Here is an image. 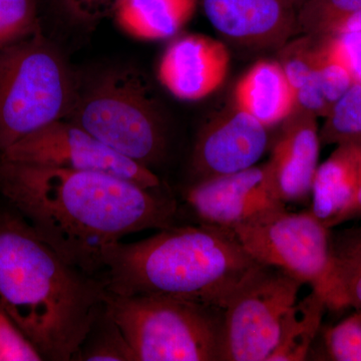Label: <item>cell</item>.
<instances>
[{"instance_id":"cell-7","label":"cell","mask_w":361,"mask_h":361,"mask_svg":"<svg viewBox=\"0 0 361 361\" xmlns=\"http://www.w3.org/2000/svg\"><path fill=\"white\" fill-rule=\"evenodd\" d=\"M302 285L270 266L254 271L223 310L222 361H268Z\"/></svg>"},{"instance_id":"cell-21","label":"cell","mask_w":361,"mask_h":361,"mask_svg":"<svg viewBox=\"0 0 361 361\" xmlns=\"http://www.w3.org/2000/svg\"><path fill=\"white\" fill-rule=\"evenodd\" d=\"M73 360L135 361L122 330L106 310V302Z\"/></svg>"},{"instance_id":"cell-9","label":"cell","mask_w":361,"mask_h":361,"mask_svg":"<svg viewBox=\"0 0 361 361\" xmlns=\"http://www.w3.org/2000/svg\"><path fill=\"white\" fill-rule=\"evenodd\" d=\"M4 160L104 173L149 190H160L161 180L144 167L106 146L70 120L56 121L35 130L0 154Z\"/></svg>"},{"instance_id":"cell-18","label":"cell","mask_w":361,"mask_h":361,"mask_svg":"<svg viewBox=\"0 0 361 361\" xmlns=\"http://www.w3.org/2000/svg\"><path fill=\"white\" fill-rule=\"evenodd\" d=\"M322 295L329 310L361 311V227L331 232L329 270Z\"/></svg>"},{"instance_id":"cell-30","label":"cell","mask_w":361,"mask_h":361,"mask_svg":"<svg viewBox=\"0 0 361 361\" xmlns=\"http://www.w3.org/2000/svg\"><path fill=\"white\" fill-rule=\"evenodd\" d=\"M292 1L294 2V4H295L297 9L300 8L301 6H303L304 4H306V2L310 1V0H292Z\"/></svg>"},{"instance_id":"cell-2","label":"cell","mask_w":361,"mask_h":361,"mask_svg":"<svg viewBox=\"0 0 361 361\" xmlns=\"http://www.w3.org/2000/svg\"><path fill=\"white\" fill-rule=\"evenodd\" d=\"M106 296L0 198V306L44 360H73Z\"/></svg>"},{"instance_id":"cell-10","label":"cell","mask_w":361,"mask_h":361,"mask_svg":"<svg viewBox=\"0 0 361 361\" xmlns=\"http://www.w3.org/2000/svg\"><path fill=\"white\" fill-rule=\"evenodd\" d=\"M184 197L201 224L230 230L286 209L266 163L195 182Z\"/></svg>"},{"instance_id":"cell-28","label":"cell","mask_w":361,"mask_h":361,"mask_svg":"<svg viewBox=\"0 0 361 361\" xmlns=\"http://www.w3.org/2000/svg\"><path fill=\"white\" fill-rule=\"evenodd\" d=\"M350 71L355 82L361 84V32L329 37Z\"/></svg>"},{"instance_id":"cell-27","label":"cell","mask_w":361,"mask_h":361,"mask_svg":"<svg viewBox=\"0 0 361 361\" xmlns=\"http://www.w3.org/2000/svg\"><path fill=\"white\" fill-rule=\"evenodd\" d=\"M120 0H58L63 13L80 25H94L115 13Z\"/></svg>"},{"instance_id":"cell-14","label":"cell","mask_w":361,"mask_h":361,"mask_svg":"<svg viewBox=\"0 0 361 361\" xmlns=\"http://www.w3.org/2000/svg\"><path fill=\"white\" fill-rule=\"evenodd\" d=\"M320 142L314 114L301 109L285 125L266 163L285 203H298L310 198L319 166Z\"/></svg>"},{"instance_id":"cell-22","label":"cell","mask_w":361,"mask_h":361,"mask_svg":"<svg viewBox=\"0 0 361 361\" xmlns=\"http://www.w3.org/2000/svg\"><path fill=\"white\" fill-rule=\"evenodd\" d=\"M320 140L336 145L361 140V84L355 82L331 106Z\"/></svg>"},{"instance_id":"cell-1","label":"cell","mask_w":361,"mask_h":361,"mask_svg":"<svg viewBox=\"0 0 361 361\" xmlns=\"http://www.w3.org/2000/svg\"><path fill=\"white\" fill-rule=\"evenodd\" d=\"M0 198L66 262L97 279L106 247L171 227L177 213L159 190L116 176L1 158Z\"/></svg>"},{"instance_id":"cell-5","label":"cell","mask_w":361,"mask_h":361,"mask_svg":"<svg viewBox=\"0 0 361 361\" xmlns=\"http://www.w3.org/2000/svg\"><path fill=\"white\" fill-rule=\"evenodd\" d=\"M78 78L42 30L0 49V154L70 114Z\"/></svg>"},{"instance_id":"cell-26","label":"cell","mask_w":361,"mask_h":361,"mask_svg":"<svg viewBox=\"0 0 361 361\" xmlns=\"http://www.w3.org/2000/svg\"><path fill=\"white\" fill-rule=\"evenodd\" d=\"M40 360L37 349L0 306V361Z\"/></svg>"},{"instance_id":"cell-20","label":"cell","mask_w":361,"mask_h":361,"mask_svg":"<svg viewBox=\"0 0 361 361\" xmlns=\"http://www.w3.org/2000/svg\"><path fill=\"white\" fill-rule=\"evenodd\" d=\"M298 30L316 37L361 32V0H310L298 9Z\"/></svg>"},{"instance_id":"cell-16","label":"cell","mask_w":361,"mask_h":361,"mask_svg":"<svg viewBox=\"0 0 361 361\" xmlns=\"http://www.w3.org/2000/svg\"><path fill=\"white\" fill-rule=\"evenodd\" d=\"M358 180L360 171L355 145H337L336 151L316 170L311 189V212L330 228L355 198Z\"/></svg>"},{"instance_id":"cell-19","label":"cell","mask_w":361,"mask_h":361,"mask_svg":"<svg viewBox=\"0 0 361 361\" xmlns=\"http://www.w3.org/2000/svg\"><path fill=\"white\" fill-rule=\"evenodd\" d=\"M326 310L324 296L315 289L302 300H297L285 315L279 341L268 361L305 360Z\"/></svg>"},{"instance_id":"cell-3","label":"cell","mask_w":361,"mask_h":361,"mask_svg":"<svg viewBox=\"0 0 361 361\" xmlns=\"http://www.w3.org/2000/svg\"><path fill=\"white\" fill-rule=\"evenodd\" d=\"M260 266L230 229L173 225L149 238L106 247L99 279L115 295L173 297L223 311Z\"/></svg>"},{"instance_id":"cell-4","label":"cell","mask_w":361,"mask_h":361,"mask_svg":"<svg viewBox=\"0 0 361 361\" xmlns=\"http://www.w3.org/2000/svg\"><path fill=\"white\" fill-rule=\"evenodd\" d=\"M66 118L151 170L167 154L168 127L163 109L148 78L135 66H111L85 82L78 80Z\"/></svg>"},{"instance_id":"cell-24","label":"cell","mask_w":361,"mask_h":361,"mask_svg":"<svg viewBox=\"0 0 361 361\" xmlns=\"http://www.w3.org/2000/svg\"><path fill=\"white\" fill-rule=\"evenodd\" d=\"M39 30L37 0H0V49L30 39Z\"/></svg>"},{"instance_id":"cell-25","label":"cell","mask_w":361,"mask_h":361,"mask_svg":"<svg viewBox=\"0 0 361 361\" xmlns=\"http://www.w3.org/2000/svg\"><path fill=\"white\" fill-rule=\"evenodd\" d=\"M324 344L329 360L361 361L360 311L325 330Z\"/></svg>"},{"instance_id":"cell-15","label":"cell","mask_w":361,"mask_h":361,"mask_svg":"<svg viewBox=\"0 0 361 361\" xmlns=\"http://www.w3.org/2000/svg\"><path fill=\"white\" fill-rule=\"evenodd\" d=\"M235 106L265 126L273 127L290 118L295 94L278 61H260L235 87Z\"/></svg>"},{"instance_id":"cell-12","label":"cell","mask_w":361,"mask_h":361,"mask_svg":"<svg viewBox=\"0 0 361 361\" xmlns=\"http://www.w3.org/2000/svg\"><path fill=\"white\" fill-rule=\"evenodd\" d=\"M207 20L232 44L249 49L283 47L298 32L292 0H201Z\"/></svg>"},{"instance_id":"cell-13","label":"cell","mask_w":361,"mask_h":361,"mask_svg":"<svg viewBox=\"0 0 361 361\" xmlns=\"http://www.w3.org/2000/svg\"><path fill=\"white\" fill-rule=\"evenodd\" d=\"M230 52L220 40L189 35L174 40L161 56L158 78L161 85L182 101H201L224 84Z\"/></svg>"},{"instance_id":"cell-11","label":"cell","mask_w":361,"mask_h":361,"mask_svg":"<svg viewBox=\"0 0 361 361\" xmlns=\"http://www.w3.org/2000/svg\"><path fill=\"white\" fill-rule=\"evenodd\" d=\"M268 146V128L235 106L228 115L207 123L199 133L191 159L196 182L254 167Z\"/></svg>"},{"instance_id":"cell-17","label":"cell","mask_w":361,"mask_h":361,"mask_svg":"<svg viewBox=\"0 0 361 361\" xmlns=\"http://www.w3.org/2000/svg\"><path fill=\"white\" fill-rule=\"evenodd\" d=\"M199 0H120L115 16L121 28L135 39L174 37L193 18Z\"/></svg>"},{"instance_id":"cell-23","label":"cell","mask_w":361,"mask_h":361,"mask_svg":"<svg viewBox=\"0 0 361 361\" xmlns=\"http://www.w3.org/2000/svg\"><path fill=\"white\" fill-rule=\"evenodd\" d=\"M318 39V44L313 45V63L325 99L332 106L355 84V80L329 37Z\"/></svg>"},{"instance_id":"cell-8","label":"cell","mask_w":361,"mask_h":361,"mask_svg":"<svg viewBox=\"0 0 361 361\" xmlns=\"http://www.w3.org/2000/svg\"><path fill=\"white\" fill-rule=\"evenodd\" d=\"M331 230L311 212L278 211L231 231L259 264L277 268L322 294L329 274Z\"/></svg>"},{"instance_id":"cell-6","label":"cell","mask_w":361,"mask_h":361,"mask_svg":"<svg viewBox=\"0 0 361 361\" xmlns=\"http://www.w3.org/2000/svg\"><path fill=\"white\" fill-rule=\"evenodd\" d=\"M106 310L135 361H222V310L173 297L108 292Z\"/></svg>"},{"instance_id":"cell-29","label":"cell","mask_w":361,"mask_h":361,"mask_svg":"<svg viewBox=\"0 0 361 361\" xmlns=\"http://www.w3.org/2000/svg\"><path fill=\"white\" fill-rule=\"evenodd\" d=\"M350 142H353V145H355L356 155H357L358 171H360L357 191H356L355 198L349 204L348 208L331 223V225H330L331 229H334V228L337 227L338 225L343 224V223L348 222V221L361 219V140Z\"/></svg>"},{"instance_id":"cell-31","label":"cell","mask_w":361,"mask_h":361,"mask_svg":"<svg viewBox=\"0 0 361 361\" xmlns=\"http://www.w3.org/2000/svg\"><path fill=\"white\" fill-rule=\"evenodd\" d=\"M360 312H361V311H360Z\"/></svg>"}]
</instances>
